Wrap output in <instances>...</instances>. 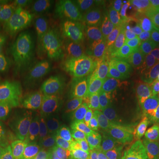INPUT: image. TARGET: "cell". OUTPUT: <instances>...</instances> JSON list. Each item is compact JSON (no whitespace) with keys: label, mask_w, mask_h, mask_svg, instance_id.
Listing matches in <instances>:
<instances>
[{"label":"cell","mask_w":159,"mask_h":159,"mask_svg":"<svg viewBox=\"0 0 159 159\" xmlns=\"http://www.w3.org/2000/svg\"><path fill=\"white\" fill-rule=\"evenodd\" d=\"M126 99L133 110L132 115L155 116L159 114V86L139 80L126 91Z\"/></svg>","instance_id":"9c48e42d"},{"label":"cell","mask_w":159,"mask_h":159,"mask_svg":"<svg viewBox=\"0 0 159 159\" xmlns=\"http://www.w3.org/2000/svg\"><path fill=\"white\" fill-rule=\"evenodd\" d=\"M66 74L57 63L40 67L22 95V107L36 135H51L60 126L67 109Z\"/></svg>","instance_id":"6da1fadb"},{"label":"cell","mask_w":159,"mask_h":159,"mask_svg":"<svg viewBox=\"0 0 159 159\" xmlns=\"http://www.w3.org/2000/svg\"><path fill=\"white\" fill-rule=\"evenodd\" d=\"M28 7L32 14H41L47 16L64 5L63 1L57 0H33L29 2Z\"/></svg>","instance_id":"4fadbf2b"},{"label":"cell","mask_w":159,"mask_h":159,"mask_svg":"<svg viewBox=\"0 0 159 159\" xmlns=\"http://www.w3.org/2000/svg\"><path fill=\"white\" fill-rule=\"evenodd\" d=\"M32 17L28 5L17 6L16 4L11 7L0 23V44L6 45L7 48L13 44L22 34Z\"/></svg>","instance_id":"8fae6325"},{"label":"cell","mask_w":159,"mask_h":159,"mask_svg":"<svg viewBox=\"0 0 159 159\" xmlns=\"http://www.w3.org/2000/svg\"><path fill=\"white\" fill-rule=\"evenodd\" d=\"M105 3L99 0H75L67 5L63 13V22L72 29L83 28L101 17Z\"/></svg>","instance_id":"30bf717a"},{"label":"cell","mask_w":159,"mask_h":159,"mask_svg":"<svg viewBox=\"0 0 159 159\" xmlns=\"http://www.w3.org/2000/svg\"><path fill=\"white\" fill-rule=\"evenodd\" d=\"M0 102H1V99H0Z\"/></svg>","instance_id":"d6986e66"},{"label":"cell","mask_w":159,"mask_h":159,"mask_svg":"<svg viewBox=\"0 0 159 159\" xmlns=\"http://www.w3.org/2000/svg\"><path fill=\"white\" fill-rule=\"evenodd\" d=\"M69 52L73 64L76 92L83 94L86 75L97 59V45L94 38L87 33H78L69 42Z\"/></svg>","instance_id":"ba28073f"},{"label":"cell","mask_w":159,"mask_h":159,"mask_svg":"<svg viewBox=\"0 0 159 159\" xmlns=\"http://www.w3.org/2000/svg\"><path fill=\"white\" fill-rule=\"evenodd\" d=\"M15 5H16V2H14V1L0 0V23L2 21V19L4 17V15L6 14V11Z\"/></svg>","instance_id":"2e32d148"},{"label":"cell","mask_w":159,"mask_h":159,"mask_svg":"<svg viewBox=\"0 0 159 159\" xmlns=\"http://www.w3.org/2000/svg\"><path fill=\"white\" fill-rule=\"evenodd\" d=\"M125 138L149 156H159V114L132 115L124 126Z\"/></svg>","instance_id":"52a82bcc"},{"label":"cell","mask_w":159,"mask_h":159,"mask_svg":"<svg viewBox=\"0 0 159 159\" xmlns=\"http://www.w3.org/2000/svg\"><path fill=\"white\" fill-rule=\"evenodd\" d=\"M66 30L47 16L34 14L20 38L7 48V57L12 66L27 72L61 47Z\"/></svg>","instance_id":"3957f363"},{"label":"cell","mask_w":159,"mask_h":159,"mask_svg":"<svg viewBox=\"0 0 159 159\" xmlns=\"http://www.w3.org/2000/svg\"><path fill=\"white\" fill-rule=\"evenodd\" d=\"M147 159H159V156H148Z\"/></svg>","instance_id":"ac0fdd59"},{"label":"cell","mask_w":159,"mask_h":159,"mask_svg":"<svg viewBox=\"0 0 159 159\" xmlns=\"http://www.w3.org/2000/svg\"><path fill=\"white\" fill-rule=\"evenodd\" d=\"M127 71L141 81L159 86V45L141 40H131L123 49Z\"/></svg>","instance_id":"8992f818"},{"label":"cell","mask_w":159,"mask_h":159,"mask_svg":"<svg viewBox=\"0 0 159 159\" xmlns=\"http://www.w3.org/2000/svg\"><path fill=\"white\" fill-rule=\"evenodd\" d=\"M12 80V74L11 72L4 68H0V99L4 97L7 89L11 85Z\"/></svg>","instance_id":"5bb4252c"},{"label":"cell","mask_w":159,"mask_h":159,"mask_svg":"<svg viewBox=\"0 0 159 159\" xmlns=\"http://www.w3.org/2000/svg\"><path fill=\"white\" fill-rule=\"evenodd\" d=\"M149 6H151V8L153 9V11H155L156 15L157 16L159 20V0H156V1H152L148 3Z\"/></svg>","instance_id":"e0dca14e"},{"label":"cell","mask_w":159,"mask_h":159,"mask_svg":"<svg viewBox=\"0 0 159 159\" xmlns=\"http://www.w3.org/2000/svg\"><path fill=\"white\" fill-rule=\"evenodd\" d=\"M102 135V126L97 121H83L60 138L51 152V159L80 158L97 146Z\"/></svg>","instance_id":"5b68a950"},{"label":"cell","mask_w":159,"mask_h":159,"mask_svg":"<svg viewBox=\"0 0 159 159\" xmlns=\"http://www.w3.org/2000/svg\"><path fill=\"white\" fill-rule=\"evenodd\" d=\"M94 159H128L127 156L120 150H111L102 152Z\"/></svg>","instance_id":"9a60e30c"},{"label":"cell","mask_w":159,"mask_h":159,"mask_svg":"<svg viewBox=\"0 0 159 159\" xmlns=\"http://www.w3.org/2000/svg\"><path fill=\"white\" fill-rule=\"evenodd\" d=\"M119 69L111 59L97 57L83 81L85 102L99 118L114 120L126 109V90Z\"/></svg>","instance_id":"7a4b0ae2"},{"label":"cell","mask_w":159,"mask_h":159,"mask_svg":"<svg viewBox=\"0 0 159 159\" xmlns=\"http://www.w3.org/2000/svg\"><path fill=\"white\" fill-rule=\"evenodd\" d=\"M110 27L119 36L152 43L159 42V20L148 3L119 1L111 10Z\"/></svg>","instance_id":"277c9868"},{"label":"cell","mask_w":159,"mask_h":159,"mask_svg":"<svg viewBox=\"0 0 159 159\" xmlns=\"http://www.w3.org/2000/svg\"><path fill=\"white\" fill-rule=\"evenodd\" d=\"M20 132L19 119L5 107H0V144L15 142Z\"/></svg>","instance_id":"7c38bea8"}]
</instances>
